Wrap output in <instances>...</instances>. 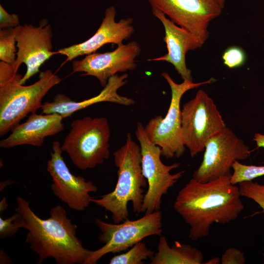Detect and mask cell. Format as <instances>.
I'll return each instance as SVG.
<instances>
[{
    "label": "cell",
    "instance_id": "1",
    "mask_svg": "<svg viewBox=\"0 0 264 264\" xmlns=\"http://www.w3.org/2000/svg\"><path fill=\"white\" fill-rule=\"evenodd\" d=\"M231 174L200 182L191 179L178 192L174 208L190 226L188 238H205L214 223L236 220L243 210L239 186L230 182Z\"/></svg>",
    "mask_w": 264,
    "mask_h": 264
},
{
    "label": "cell",
    "instance_id": "2",
    "mask_svg": "<svg viewBox=\"0 0 264 264\" xmlns=\"http://www.w3.org/2000/svg\"><path fill=\"white\" fill-rule=\"evenodd\" d=\"M15 221L19 228L28 230L25 243L39 257L38 264L47 258L57 264H85L92 250L85 248L77 237V225L67 218L61 205L53 207L49 218L44 219L31 209L29 203L18 197Z\"/></svg>",
    "mask_w": 264,
    "mask_h": 264
},
{
    "label": "cell",
    "instance_id": "3",
    "mask_svg": "<svg viewBox=\"0 0 264 264\" xmlns=\"http://www.w3.org/2000/svg\"><path fill=\"white\" fill-rule=\"evenodd\" d=\"M12 65L0 62V136L11 131L29 113L42 107L47 92L61 79L50 69L40 72L32 85L20 84L22 77Z\"/></svg>",
    "mask_w": 264,
    "mask_h": 264
},
{
    "label": "cell",
    "instance_id": "4",
    "mask_svg": "<svg viewBox=\"0 0 264 264\" xmlns=\"http://www.w3.org/2000/svg\"><path fill=\"white\" fill-rule=\"evenodd\" d=\"M113 156L118 169L115 188L99 198H92L91 202L110 212L114 223H118L128 219L129 202L134 213H141L143 189L147 182L142 173L140 145L132 140L130 132L127 134L125 143L114 152Z\"/></svg>",
    "mask_w": 264,
    "mask_h": 264
},
{
    "label": "cell",
    "instance_id": "5",
    "mask_svg": "<svg viewBox=\"0 0 264 264\" xmlns=\"http://www.w3.org/2000/svg\"><path fill=\"white\" fill-rule=\"evenodd\" d=\"M110 135L106 117L85 116L71 123L61 148L78 169H93L109 157Z\"/></svg>",
    "mask_w": 264,
    "mask_h": 264
},
{
    "label": "cell",
    "instance_id": "6",
    "mask_svg": "<svg viewBox=\"0 0 264 264\" xmlns=\"http://www.w3.org/2000/svg\"><path fill=\"white\" fill-rule=\"evenodd\" d=\"M161 75L171 88L169 108L164 117L157 115L152 118L145 126V129L151 141L160 147L161 156L166 158H179L185 151L181 134V98L187 91L211 84L214 79L211 78L199 83L183 80L181 83L177 84L168 73L164 72Z\"/></svg>",
    "mask_w": 264,
    "mask_h": 264
},
{
    "label": "cell",
    "instance_id": "7",
    "mask_svg": "<svg viewBox=\"0 0 264 264\" xmlns=\"http://www.w3.org/2000/svg\"><path fill=\"white\" fill-rule=\"evenodd\" d=\"M135 134L141 149L142 173L148 185L141 213L150 214L160 209L162 196L183 176L185 171L171 174V171L178 168L180 163L167 165L161 161L160 147L151 141L145 127L140 122L137 124Z\"/></svg>",
    "mask_w": 264,
    "mask_h": 264
},
{
    "label": "cell",
    "instance_id": "8",
    "mask_svg": "<svg viewBox=\"0 0 264 264\" xmlns=\"http://www.w3.org/2000/svg\"><path fill=\"white\" fill-rule=\"evenodd\" d=\"M181 114L183 141L192 157L204 150L211 137L226 127L213 100L202 89L183 104Z\"/></svg>",
    "mask_w": 264,
    "mask_h": 264
},
{
    "label": "cell",
    "instance_id": "9",
    "mask_svg": "<svg viewBox=\"0 0 264 264\" xmlns=\"http://www.w3.org/2000/svg\"><path fill=\"white\" fill-rule=\"evenodd\" d=\"M161 220L162 214L159 210L145 214L136 220L128 219L118 223H108L96 219L95 223L101 231L98 239L104 245L92 251L85 264H96L108 253L126 251L146 237L160 235L162 232Z\"/></svg>",
    "mask_w": 264,
    "mask_h": 264
},
{
    "label": "cell",
    "instance_id": "10",
    "mask_svg": "<svg viewBox=\"0 0 264 264\" xmlns=\"http://www.w3.org/2000/svg\"><path fill=\"white\" fill-rule=\"evenodd\" d=\"M204 151L202 162L192 177L200 182L231 174L233 163L246 159L250 154L249 148L243 140L227 127L209 139Z\"/></svg>",
    "mask_w": 264,
    "mask_h": 264
},
{
    "label": "cell",
    "instance_id": "11",
    "mask_svg": "<svg viewBox=\"0 0 264 264\" xmlns=\"http://www.w3.org/2000/svg\"><path fill=\"white\" fill-rule=\"evenodd\" d=\"M177 25L194 35L203 45L209 36L210 22L219 17V0H148Z\"/></svg>",
    "mask_w": 264,
    "mask_h": 264
},
{
    "label": "cell",
    "instance_id": "12",
    "mask_svg": "<svg viewBox=\"0 0 264 264\" xmlns=\"http://www.w3.org/2000/svg\"><path fill=\"white\" fill-rule=\"evenodd\" d=\"M61 145L57 141L52 143L51 157L47 171L52 179L51 189L55 196L70 209L81 211L88 207L97 187L90 180L72 174L62 155Z\"/></svg>",
    "mask_w": 264,
    "mask_h": 264
},
{
    "label": "cell",
    "instance_id": "13",
    "mask_svg": "<svg viewBox=\"0 0 264 264\" xmlns=\"http://www.w3.org/2000/svg\"><path fill=\"white\" fill-rule=\"evenodd\" d=\"M52 35L51 25L45 20L40 22L39 26L27 23L20 25L16 38V59L12 65L17 69L22 64L26 66L20 84L24 85L39 73L44 62L57 54L52 51Z\"/></svg>",
    "mask_w": 264,
    "mask_h": 264
},
{
    "label": "cell",
    "instance_id": "14",
    "mask_svg": "<svg viewBox=\"0 0 264 264\" xmlns=\"http://www.w3.org/2000/svg\"><path fill=\"white\" fill-rule=\"evenodd\" d=\"M141 51V46L135 41L122 44L112 51L94 52L81 60L72 61V72H84L81 75L95 77L104 87L109 79L117 73L135 69V59Z\"/></svg>",
    "mask_w": 264,
    "mask_h": 264
},
{
    "label": "cell",
    "instance_id": "15",
    "mask_svg": "<svg viewBox=\"0 0 264 264\" xmlns=\"http://www.w3.org/2000/svg\"><path fill=\"white\" fill-rule=\"evenodd\" d=\"M116 11L115 7L110 6L105 11L102 22L95 34L87 40L77 44L59 49L57 54L66 57V62L76 58L94 52L107 44L117 45L123 44L134 31L133 20L132 18L115 21Z\"/></svg>",
    "mask_w": 264,
    "mask_h": 264
},
{
    "label": "cell",
    "instance_id": "16",
    "mask_svg": "<svg viewBox=\"0 0 264 264\" xmlns=\"http://www.w3.org/2000/svg\"><path fill=\"white\" fill-rule=\"evenodd\" d=\"M152 13L164 26L165 36L163 40L168 51L163 56L148 61L170 63L183 80L192 82V71L186 64V55L189 50L200 48L203 44L194 35L176 24L160 11L152 8Z\"/></svg>",
    "mask_w": 264,
    "mask_h": 264
},
{
    "label": "cell",
    "instance_id": "17",
    "mask_svg": "<svg viewBox=\"0 0 264 264\" xmlns=\"http://www.w3.org/2000/svg\"><path fill=\"white\" fill-rule=\"evenodd\" d=\"M128 75L124 73L120 75L116 74L110 77L106 85L97 95L79 102L71 100L69 97L62 93L55 95L52 101L43 104L41 109L44 114L57 113L64 118L70 117L76 111L90 106L101 102H110L125 106L135 103L131 98L120 95L118 90L128 82Z\"/></svg>",
    "mask_w": 264,
    "mask_h": 264
},
{
    "label": "cell",
    "instance_id": "18",
    "mask_svg": "<svg viewBox=\"0 0 264 264\" xmlns=\"http://www.w3.org/2000/svg\"><path fill=\"white\" fill-rule=\"evenodd\" d=\"M63 119L57 113H31L24 122L17 125L6 138L0 141V147L5 149L23 145L41 147L46 137L64 130Z\"/></svg>",
    "mask_w": 264,
    "mask_h": 264
},
{
    "label": "cell",
    "instance_id": "19",
    "mask_svg": "<svg viewBox=\"0 0 264 264\" xmlns=\"http://www.w3.org/2000/svg\"><path fill=\"white\" fill-rule=\"evenodd\" d=\"M204 256L200 250L189 244L176 241L170 247L165 236H161L157 251L151 258V264H201Z\"/></svg>",
    "mask_w": 264,
    "mask_h": 264
},
{
    "label": "cell",
    "instance_id": "20",
    "mask_svg": "<svg viewBox=\"0 0 264 264\" xmlns=\"http://www.w3.org/2000/svg\"><path fill=\"white\" fill-rule=\"evenodd\" d=\"M19 27L0 30V60L3 62L12 65L16 61V38Z\"/></svg>",
    "mask_w": 264,
    "mask_h": 264
},
{
    "label": "cell",
    "instance_id": "21",
    "mask_svg": "<svg viewBox=\"0 0 264 264\" xmlns=\"http://www.w3.org/2000/svg\"><path fill=\"white\" fill-rule=\"evenodd\" d=\"M154 255V252L141 241L135 244L127 252L112 257L109 264H143L144 260L151 258Z\"/></svg>",
    "mask_w": 264,
    "mask_h": 264
},
{
    "label": "cell",
    "instance_id": "22",
    "mask_svg": "<svg viewBox=\"0 0 264 264\" xmlns=\"http://www.w3.org/2000/svg\"><path fill=\"white\" fill-rule=\"evenodd\" d=\"M232 169L233 173L231 175L230 182L233 185L243 181H252L257 177L264 176V165H248L237 160L233 163Z\"/></svg>",
    "mask_w": 264,
    "mask_h": 264
},
{
    "label": "cell",
    "instance_id": "23",
    "mask_svg": "<svg viewBox=\"0 0 264 264\" xmlns=\"http://www.w3.org/2000/svg\"><path fill=\"white\" fill-rule=\"evenodd\" d=\"M238 186L241 196L255 201L264 213V180L262 184L249 181L240 182Z\"/></svg>",
    "mask_w": 264,
    "mask_h": 264
},
{
    "label": "cell",
    "instance_id": "24",
    "mask_svg": "<svg viewBox=\"0 0 264 264\" xmlns=\"http://www.w3.org/2000/svg\"><path fill=\"white\" fill-rule=\"evenodd\" d=\"M222 60L223 64L230 69L243 66L246 61V55L244 50L238 46H231L223 52Z\"/></svg>",
    "mask_w": 264,
    "mask_h": 264
},
{
    "label": "cell",
    "instance_id": "25",
    "mask_svg": "<svg viewBox=\"0 0 264 264\" xmlns=\"http://www.w3.org/2000/svg\"><path fill=\"white\" fill-rule=\"evenodd\" d=\"M245 262L244 253L233 247L227 248L221 255L220 259L222 264H244Z\"/></svg>",
    "mask_w": 264,
    "mask_h": 264
},
{
    "label": "cell",
    "instance_id": "26",
    "mask_svg": "<svg viewBox=\"0 0 264 264\" xmlns=\"http://www.w3.org/2000/svg\"><path fill=\"white\" fill-rule=\"evenodd\" d=\"M16 213L11 217L3 219L0 217V238L3 239L13 236L19 229L15 221Z\"/></svg>",
    "mask_w": 264,
    "mask_h": 264
},
{
    "label": "cell",
    "instance_id": "27",
    "mask_svg": "<svg viewBox=\"0 0 264 264\" xmlns=\"http://www.w3.org/2000/svg\"><path fill=\"white\" fill-rule=\"evenodd\" d=\"M20 20L15 13L10 14L0 5V28H14L19 26Z\"/></svg>",
    "mask_w": 264,
    "mask_h": 264
},
{
    "label": "cell",
    "instance_id": "28",
    "mask_svg": "<svg viewBox=\"0 0 264 264\" xmlns=\"http://www.w3.org/2000/svg\"><path fill=\"white\" fill-rule=\"evenodd\" d=\"M253 140L255 142L258 148H264V135L257 133L254 134Z\"/></svg>",
    "mask_w": 264,
    "mask_h": 264
},
{
    "label": "cell",
    "instance_id": "29",
    "mask_svg": "<svg viewBox=\"0 0 264 264\" xmlns=\"http://www.w3.org/2000/svg\"><path fill=\"white\" fill-rule=\"evenodd\" d=\"M220 260L218 257H214L210 259L207 263V264H220Z\"/></svg>",
    "mask_w": 264,
    "mask_h": 264
},
{
    "label": "cell",
    "instance_id": "30",
    "mask_svg": "<svg viewBox=\"0 0 264 264\" xmlns=\"http://www.w3.org/2000/svg\"><path fill=\"white\" fill-rule=\"evenodd\" d=\"M7 205L6 201V198L5 197L1 200L0 204V212L4 211L7 208Z\"/></svg>",
    "mask_w": 264,
    "mask_h": 264
},
{
    "label": "cell",
    "instance_id": "31",
    "mask_svg": "<svg viewBox=\"0 0 264 264\" xmlns=\"http://www.w3.org/2000/svg\"><path fill=\"white\" fill-rule=\"evenodd\" d=\"M219 1L221 7L223 8L225 3V0H219Z\"/></svg>",
    "mask_w": 264,
    "mask_h": 264
}]
</instances>
